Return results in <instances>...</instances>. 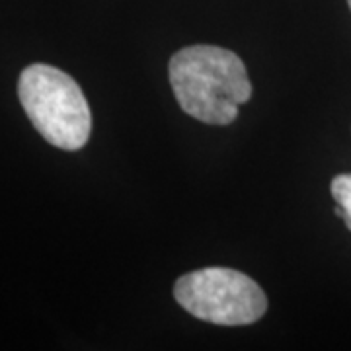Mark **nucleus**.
Returning a JSON list of instances; mask_svg holds the SVG:
<instances>
[{
    "mask_svg": "<svg viewBox=\"0 0 351 351\" xmlns=\"http://www.w3.org/2000/svg\"><path fill=\"white\" fill-rule=\"evenodd\" d=\"M168 75L180 108L209 125H230L252 98L246 66L225 47H184L170 59Z\"/></svg>",
    "mask_w": 351,
    "mask_h": 351,
    "instance_id": "1",
    "label": "nucleus"
},
{
    "mask_svg": "<svg viewBox=\"0 0 351 351\" xmlns=\"http://www.w3.org/2000/svg\"><path fill=\"white\" fill-rule=\"evenodd\" d=\"M18 96L39 135L63 151H78L88 143L92 113L75 78L49 64L22 71Z\"/></svg>",
    "mask_w": 351,
    "mask_h": 351,
    "instance_id": "2",
    "label": "nucleus"
},
{
    "mask_svg": "<svg viewBox=\"0 0 351 351\" xmlns=\"http://www.w3.org/2000/svg\"><path fill=\"white\" fill-rule=\"evenodd\" d=\"M174 297L191 316L219 326L254 324L267 311L263 289L228 267H205L182 276L176 281Z\"/></svg>",
    "mask_w": 351,
    "mask_h": 351,
    "instance_id": "3",
    "label": "nucleus"
},
{
    "mask_svg": "<svg viewBox=\"0 0 351 351\" xmlns=\"http://www.w3.org/2000/svg\"><path fill=\"white\" fill-rule=\"evenodd\" d=\"M332 195L336 199V213L351 230V174H339L332 180Z\"/></svg>",
    "mask_w": 351,
    "mask_h": 351,
    "instance_id": "4",
    "label": "nucleus"
},
{
    "mask_svg": "<svg viewBox=\"0 0 351 351\" xmlns=\"http://www.w3.org/2000/svg\"><path fill=\"white\" fill-rule=\"evenodd\" d=\"M348 4H350V10H351V0H348Z\"/></svg>",
    "mask_w": 351,
    "mask_h": 351,
    "instance_id": "5",
    "label": "nucleus"
}]
</instances>
